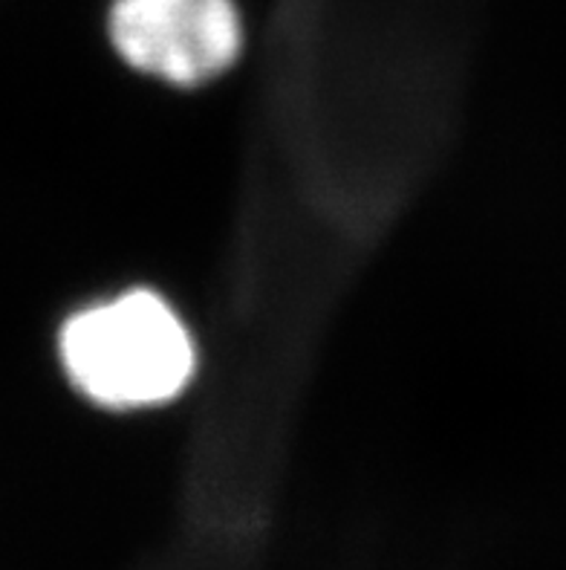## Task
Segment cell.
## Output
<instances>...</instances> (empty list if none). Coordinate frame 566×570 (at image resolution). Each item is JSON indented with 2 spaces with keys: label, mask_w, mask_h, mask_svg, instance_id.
Listing matches in <instances>:
<instances>
[{
  "label": "cell",
  "mask_w": 566,
  "mask_h": 570,
  "mask_svg": "<svg viewBox=\"0 0 566 570\" xmlns=\"http://www.w3.org/2000/svg\"><path fill=\"white\" fill-rule=\"evenodd\" d=\"M58 347L72 385L116 412L171 403L197 365L186 322L151 289H130L79 311Z\"/></svg>",
  "instance_id": "1"
},
{
  "label": "cell",
  "mask_w": 566,
  "mask_h": 570,
  "mask_svg": "<svg viewBox=\"0 0 566 570\" xmlns=\"http://www.w3.org/2000/svg\"><path fill=\"white\" fill-rule=\"evenodd\" d=\"M108 29L130 67L180 87L215 79L244 43L235 0H113Z\"/></svg>",
  "instance_id": "2"
}]
</instances>
